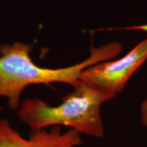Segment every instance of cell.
I'll use <instances>...</instances> for the list:
<instances>
[{"label": "cell", "instance_id": "3", "mask_svg": "<svg viewBox=\"0 0 147 147\" xmlns=\"http://www.w3.org/2000/svg\"><path fill=\"white\" fill-rule=\"evenodd\" d=\"M147 59V38L125 56L113 61H103L82 71L80 81L117 95L125 87L131 75Z\"/></svg>", "mask_w": 147, "mask_h": 147}, {"label": "cell", "instance_id": "2", "mask_svg": "<svg viewBox=\"0 0 147 147\" xmlns=\"http://www.w3.org/2000/svg\"><path fill=\"white\" fill-rule=\"evenodd\" d=\"M117 95L80 81L58 106L38 98L27 99L17 110L18 117L31 130L64 125L90 137L102 138L104 127L100 114L104 103Z\"/></svg>", "mask_w": 147, "mask_h": 147}, {"label": "cell", "instance_id": "6", "mask_svg": "<svg viewBox=\"0 0 147 147\" xmlns=\"http://www.w3.org/2000/svg\"><path fill=\"white\" fill-rule=\"evenodd\" d=\"M1 111H2V107H1V106H0V113H1Z\"/></svg>", "mask_w": 147, "mask_h": 147}, {"label": "cell", "instance_id": "5", "mask_svg": "<svg viewBox=\"0 0 147 147\" xmlns=\"http://www.w3.org/2000/svg\"><path fill=\"white\" fill-rule=\"evenodd\" d=\"M140 120L143 125L147 127V98L141 104Z\"/></svg>", "mask_w": 147, "mask_h": 147}, {"label": "cell", "instance_id": "1", "mask_svg": "<svg viewBox=\"0 0 147 147\" xmlns=\"http://www.w3.org/2000/svg\"><path fill=\"white\" fill-rule=\"evenodd\" d=\"M32 48V45L20 42L0 46V97L7 99L11 110L18 109L22 94L28 86L61 82L75 87L80 82L84 69L117 57L123 46L117 42L98 48L91 46V55L83 61L57 69L36 65L30 56Z\"/></svg>", "mask_w": 147, "mask_h": 147}, {"label": "cell", "instance_id": "4", "mask_svg": "<svg viewBox=\"0 0 147 147\" xmlns=\"http://www.w3.org/2000/svg\"><path fill=\"white\" fill-rule=\"evenodd\" d=\"M82 144V134L73 129L61 132L56 126L51 131L32 130L25 138L7 119H0V147H78Z\"/></svg>", "mask_w": 147, "mask_h": 147}]
</instances>
